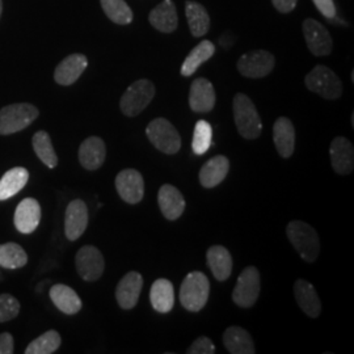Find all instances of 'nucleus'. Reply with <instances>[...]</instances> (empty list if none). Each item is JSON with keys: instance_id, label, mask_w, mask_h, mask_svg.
Returning a JSON list of instances; mask_svg holds the SVG:
<instances>
[{"instance_id": "f257e3e1", "label": "nucleus", "mask_w": 354, "mask_h": 354, "mask_svg": "<svg viewBox=\"0 0 354 354\" xmlns=\"http://www.w3.org/2000/svg\"><path fill=\"white\" fill-rule=\"evenodd\" d=\"M232 111L241 137L245 140H257L263 131V122L252 100L244 93H236L232 102Z\"/></svg>"}, {"instance_id": "f03ea898", "label": "nucleus", "mask_w": 354, "mask_h": 354, "mask_svg": "<svg viewBox=\"0 0 354 354\" xmlns=\"http://www.w3.org/2000/svg\"><path fill=\"white\" fill-rule=\"evenodd\" d=\"M286 235L295 251L306 263H314L320 253V241L317 230L302 221H291Z\"/></svg>"}, {"instance_id": "7ed1b4c3", "label": "nucleus", "mask_w": 354, "mask_h": 354, "mask_svg": "<svg viewBox=\"0 0 354 354\" xmlns=\"http://www.w3.org/2000/svg\"><path fill=\"white\" fill-rule=\"evenodd\" d=\"M210 295V282L203 272H192L181 283L180 302L192 313H198L207 304Z\"/></svg>"}, {"instance_id": "20e7f679", "label": "nucleus", "mask_w": 354, "mask_h": 354, "mask_svg": "<svg viewBox=\"0 0 354 354\" xmlns=\"http://www.w3.org/2000/svg\"><path fill=\"white\" fill-rule=\"evenodd\" d=\"M37 108L28 102L11 104L0 109V136H11L30 127L38 117Z\"/></svg>"}, {"instance_id": "39448f33", "label": "nucleus", "mask_w": 354, "mask_h": 354, "mask_svg": "<svg viewBox=\"0 0 354 354\" xmlns=\"http://www.w3.org/2000/svg\"><path fill=\"white\" fill-rule=\"evenodd\" d=\"M306 87L327 100H337L342 95V83L327 66L319 64L304 79Z\"/></svg>"}, {"instance_id": "423d86ee", "label": "nucleus", "mask_w": 354, "mask_h": 354, "mask_svg": "<svg viewBox=\"0 0 354 354\" xmlns=\"http://www.w3.org/2000/svg\"><path fill=\"white\" fill-rule=\"evenodd\" d=\"M146 136L156 150L167 155H175L181 149V137L176 127L162 117L149 124Z\"/></svg>"}, {"instance_id": "0eeeda50", "label": "nucleus", "mask_w": 354, "mask_h": 354, "mask_svg": "<svg viewBox=\"0 0 354 354\" xmlns=\"http://www.w3.org/2000/svg\"><path fill=\"white\" fill-rule=\"evenodd\" d=\"M155 96V86L147 79L134 82L121 97L120 108L127 117H136L142 113L152 102Z\"/></svg>"}, {"instance_id": "6e6552de", "label": "nucleus", "mask_w": 354, "mask_h": 354, "mask_svg": "<svg viewBox=\"0 0 354 354\" xmlns=\"http://www.w3.org/2000/svg\"><path fill=\"white\" fill-rule=\"evenodd\" d=\"M261 290L260 272L256 266H247L236 281L232 301L241 308H250L257 302Z\"/></svg>"}, {"instance_id": "1a4fd4ad", "label": "nucleus", "mask_w": 354, "mask_h": 354, "mask_svg": "<svg viewBox=\"0 0 354 354\" xmlns=\"http://www.w3.org/2000/svg\"><path fill=\"white\" fill-rule=\"evenodd\" d=\"M75 266L76 272L82 279L87 282H95L102 279L105 260L99 248L95 245H84L76 253Z\"/></svg>"}, {"instance_id": "9d476101", "label": "nucleus", "mask_w": 354, "mask_h": 354, "mask_svg": "<svg viewBox=\"0 0 354 354\" xmlns=\"http://www.w3.org/2000/svg\"><path fill=\"white\" fill-rule=\"evenodd\" d=\"M276 64V58L266 50H253L245 53L238 61V70L241 75L251 79H260L269 75Z\"/></svg>"}, {"instance_id": "9b49d317", "label": "nucleus", "mask_w": 354, "mask_h": 354, "mask_svg": "<svg viewBox=\"0 0 354 354\" xmlns=\"http://www.w3.org/2000/svg\"><path fill=\"white\" fill-rule=\"evenodd\" d=\"M115 189L120 197L130 205L140 203L145 196V181L140 171L127 168L115 176Z\"/></svg>"}, {"instance_id": "f8f14e48", "label": "nucleus", "mask_w": 354, "mask_h": 354, "mask_svg": "<svg viewBox=\"0 0 354 354\" xmlns=\"http://www.w3.org/2000/svg\"><path fill=\"white\" fill-rule=\"evenodd\" d=\"M304 35L308 50L315 57H326L332 51V37L327 28L322 26L314 19H306L304 21Z\"/></svg>"}, {"instance_id": "ddd939ff", "label": "nucleus", "mask_w": 354, "mask_h": 354, "mask_svg": "<svg viewBox=\"0 0 354 354\" xmlns=\"http://www.w3.org/2000/svg\"><path fill=\"white\" fill-rule=\"evenodd\" d=\"M88 226V207L82 200L68 203L64 213V235L70 241H75L84 234Z\"/></svg>"}, {"instance_id": "4468645a", "label": "nucleus", "mask_w": 354, "mask_h": 354, "mask_svg": "<svg viewBox=\"0 0 354 354\" xmlns=\"http://www.w3.org/2000/svg\"><path fill=\"white\" fill-rule=\"evenodd\" d=\"M41 205L35 198H24L21 203L17 205L13 216L15 227L20 234H32L37 230L38 225L41 222Z\"/></svg>"}, {"instance_id": "2eb2a0df", "label": "nucleus", "mask_w": 354, "mask_h": 354, "mask_svg": "<svg viewBox=\"0 0 354 354\" xmlns=\"http://www.w3.org/2000/svg\"><path fill=\"white\" fill-rule=\"evenodd\" d=\"M330 165L337 175H351L354 168L353 143L345 137H336L329 149Z\"/></svg>"}, {"instance_id": "dca6fc26", "label": "nucleus", "mask_w": 354, "mask_h": 354, "mask_svg": "<svg viewBox=\"0 0 354 354\" xmlns=\"http://www.w3.org/2000/svg\"><path fill=\"white\" fill-rule=\"evenodd\" d=\"M143 277L138 272H129L115 288L117 304L124 310H133L140 299Z\"/></svg>"}, {"instance_id": "f3484780", "label": "nucleus", "mask_w": 354, "mask_h": 354, "mask_svg": "<svg viewBox=\"0 0 354 354\" xmlns=\"http://www.w3.org/2000/svg\"><path fill=\"white\" fill-rule=\"evenodd\" d=\"M215 105V91L213 84L205 79L198 77L193 80L190 86L189 106L196 113H209Z\"/></svg>"}, {"instance_id": "a211bd4d", "label": "nucleus", "mask_w": 354, "mask_h": 354, "mask_svg": "<svg viewBox=\"0 0 354 354\" xmlns=\"http://www.w3.org/2000/svg\"><path fill=\"white\" fill-rule=\"evenodd\" d=\"M88 59L83 54H71L55 67L54 80L59 86H71L86 71Z\"/></svg>"}, {"instance_id": "6ab92c4d", "label": "nucleus", "mask_w": 354, "mask_h": 354, "mask_svg": "<svg viewBox=\"0 0 354 354\" xmlns=\"http://www.w3.org/2000/svg\"><path fill=\"white\" fill-rule=\"evenodd\" d=\"M106 158V146L100 137H88L79 147V162L87 171L99 169Z\"/></svg>"}, {"instance_id": "aec40b11", "label": "nucleus", "mask_w": 354, "mask_h": 354, "mask_svg": "<svg viewBox=\"0 0 354 354\" xmlns=\"http://www.w3.org/2000/svg\"><path fill=\"white\" fill-rule=\"evenodd\" d=\"M160 212L168 221H176L185 210V200L181 192L171 184H165L158 193Z\"/></svg>"}, {"instance_id": "412c9836", "label": "nucleus", "mask_w": 354, "mask_h": 354, "mask_svg": "<svg viewBox=\"0 0 354 354\" xmlns=\"http://www.w3.org/2000/svg\"><path fill=\"white\" fill-rule=\"evenodd\" d=\"M294 295L297 304L307 317L315 319L320 315L322 304L311 282L306 279H297L294 283Z\"/></svg>"}, {"instance_id": "4be33fe9", "label": "nucleus", "mask_w": 354, "mask_h": 354, "mask_svg": "<svg viewBox=\"0 0 354 354\" xmlns=\"http://www.w3.org/2000/svg\"><path fill=\"white\" fill-rule=\"evenodd\" d=\"M273 140L279 156L288 159L295 150V129L288 117H279L273 125Z\"/></svg>"}, {"instance_id": "5701e85b", "label": "nucleus", "mask_w": 354, "mask_h": 354, "mask_svg": "<svg viewBox=\"0 0 354 354\" xmlns=\"http://www.w3.org/2000/svg\"><path fill=\"white\" fill-rule=\"evenodd\" d=\"M230 171V160L223 155H218L207 160L200 171V183L203 188L212 189L219 185Z\"/></svg>"}, {"instance_id": "b1692460", "label": "nucleus", "mask_w": 354, "mask_h": 354, "mask_svg": "<svg viewBox=\"0 0 354 354\" xmlns=\"http://www.w3.org/2000/svg\"><path fill=\"white\" fill-rule=\"evenodd\" d=\"M50 299L54 306L66 315H75L83 307V302L76 291L64 283L51 286Z\"/></svg>"}, {"instance_id": "393cba45", "label": "nucleus", "mask_w": 354, "mask_h": 354, "mask_svg": "<svg viewBox=\"0 0 354 354\" xmlns=\"http://www.w3.org/2000/svg\"><path fill=\"white\" fill-rule=\"evenodd\" d=\"M207 266L216 281H226L232 273V256L223 245H213L206 253Z\"/></svg>"}, {"instance_id": "a878e982", "label": "nucleus", "mask_w": 354, "mask_h": 354, "mask_svg": "<svg viewBox=\"0 0 354 354\" xmlns=\"http://www.w3.org/2000/svg\"><path fill=\"white\" fill-rule=\"evenodd\" d=\"M150 24L163 33H172L178 26L176 7L172 0H165L156 6L149 16Z\"/></svg>"}, {"instance_id": "bb28decb", "label": "nucleus", "mask_w": 354, "mask_h": 354, "mask_svg": "<svg viewBox=\"0 0 354 354\" xmlns=\"http://www.w3.org/2000/svg\"><path fill=\"white\" fill-rule=\"evenodd\" d=\"M150 301L155 311L168 314L175 304V290L171 281L165 279H156L150 290Z\"/></svg>"}, {"instance_id": "cd10ccee", "label": "nucleus", "mask_w": 354, "mask_h": 354, "mask_svg": "<svg viewBox=\"0 0 354 354\" xmlns=\"http://www.w3.org/2000/svg\"><path fill=\"white\" fill-rule=\"evenodd\" d=\"M29 180V171L24 167H15L0 178V201H7L24 189Z\"/></svg>"}, {"instance_id": "c85d7f7f", "label": "nucleus", "mask_w": 354, "mask_h": 354, "mask_svg": "<svg viewBox=\"0 0 354 354\" xmlns=\"http://www.w3.org/2000/svg\"><path fill=\"white\" fill-rule=\"evenodd\" d=\"M223 344L231 354L256 353L252 336L241 327H228L223 333Z\"/></svg>"}, {"instance_id": "c756f323", "label": "nucleus", "mask_w": 354, "mask_h": 354, "mask_svg": "<svg viewBox=\"0 0 354 354\" xmlns=\"http://www.w3.org/2000/svg\"><path fill=\"white\" fill-rule=\"evenodd\" d=\"M215 46L213 42L205 39L200 42L193 50L190 51L189 55L185 58L184 64L181 66V75L192 76L201 64L209 61L214 55Z\"/></svg>"}, {"instance_id": "7c9ffc66", "label": "nucleus", "mask_w": 354, "mask_h": 354, "mask_svg": "<svg viewBox=\"0 0 354 354\" xmlns=\"http://www.w3.org/2000/svg\"><path fill=\"white\" fill-rule=\"evenodd\" d=\"M185 13H187V19H188L192 35L194 37L205 36L210 28V17L203 6L196 1H187L185 3Z\"/></svg>"}, {"instance_id": "2f4dec72", "label": "nucleus", "mask_w": 354, "mask_h": 354, "mask_svg": "<svg viewBox=\"0 0 354 354\" xmlns=\"http://www.w3.org/2000/svg\"><path fill=\"white\" fill-rule=\"evenodd\" d=\"M32 146L38 159L48 168H55L58 165V156L51 143L50 136L45 130L37 131L32 138Z\"/></svg>"}, {"instance_id": "473e14b6", "label": "nucleus", "mask_w": 354, "mask_h": 354, "mask_svg": "<svg viewBox=\"0 0 354 354\" xmlns=\"http://www.w3.org/2000/svg\"><path fill=\"white\" fill-rule=\"evenodd\" d=\"M28 254L17 243L0 244V266L6 269H19L26 266Z\"/></svg>"}, {"instance_id": "72a5a7b5", "label": "nucleus", "mask_w": 354, "mask_h": 354, "mask_svg": "<svg viewBox=\"0 0 354 354\" xmlns=\"http://www.w3.org/2000/svg\"><path fill=\"white\" fill-rule=\"evenodd\" d=\"M62 344L61 335L51 329L45 332L44 335H41L37 339H35L26 346V354H51L55 353L58 351V348Z\"/></svg>"}, {"instance_id": "f704fd0d", "label": "nucleus", "mask_w": 354, "mask_h": 354, "mask_svg": "<svg viewBox=\"0 0 354 354\" xmlns=\"http://www.w3.org/2000/svg\"><path fill=\"white\" fill-rule=\"evenodd\" d=\"M105 15L118 26H127L133 21V11L125 0H100Z\"/></svg>"}, {"instance_id": "c9c22d12", "label": "nucleus", "mask_w": 354, "mask_h": 354, "mask_svg": "<svg viewBox=\"0 0 354 354\" xmlns=\"http://www.w3.org/2000/svg\"><path fill=\"white\" fill-rule=\"evenodd\" d=\"M212 145H213V127L207 121L200 120L194 127L192 150L196 155H203L209 151Z\"/></svg>"}, {"instance_id": "e433bc0d", "label": "nucleus", "mask_w": 354, "mask_h": 354, "mask_svg": "<svg viewBox=\"0 0 354 354\" xmlns=\"http://www.w3.org/2000/svg\"><path fill=\"white\" fill-rule=\"evenodd\" d=\"M20 302L11 294H0V323L10 322L19 315Z\"/></svg>"}, {"instance_id": "4c0bfd02", "label": "nucleus", "mask_w": 354, "mask_h": 354, "mask_svg": "<svg viewBox=\"0 0 354 354\" xmlns=\"http://www.w3.org/2000/svg\"><path fill=\"white\" fill-rule=\"evenodd\" d=\"M188 354H214L215 346L213 342L206 337V336H201L198 337L196 342L190 345L189 348L187 349Z\"/></svg>"}, {"instance_id": "58836bf2", "label": "nucleus", "mask_w": 354, "mask_h": 354, "mask_svg": "<svg viewBox=\"0 0 354 354\" xmlns=\"http://www.w3.org/2000/svg\"><path fill=\"white\" fill-rule=\"evenodd\" d=\"M317 11L327 17V19H333L336 16V6L333 3V0H313Z\"/></svg>"}, {"instance_id": "ea45409f", "label": "nucleus", "mask_w": 354, "mask_h": 354, "mask_svg": "<svg viewBox=\"0 0 354 354\" xmlns=\"http://www.w3.org/2000/svg\"><path fill=\"white\" fill-rule=\"evenodd\" d=\"M15 352V344L11 333H0V354H12Z\"/></svg>"}, {"instance_id": "a19ab883", "label": "nucleus", "mask_w": 354, "mask_h": 354, "mask_svg": "<svg viewBox=\"0 0 354 354\" xmlns=\"http://www.w3.org/2000/svg\"><path fill=\"white\" fill-rule=\"evenodd\" d=\"M274 8L281 13H290L297 7L298 0H272Z\"/></svg>"}, {"instance_id": "79ce46f5", "label": "nucleus", "mask_w": 354, "mask_h": 354, "mask_svg": "<svg viewBox=\"0 0 354 354\" xmlns=\"http://www.w3.org/2000/svg\"><path fill=\"white\" fill-rule=\"evenodd\" d=\"M1 12H3V1L0 0V16H1Z\"/></svg>"}]
</instances>
